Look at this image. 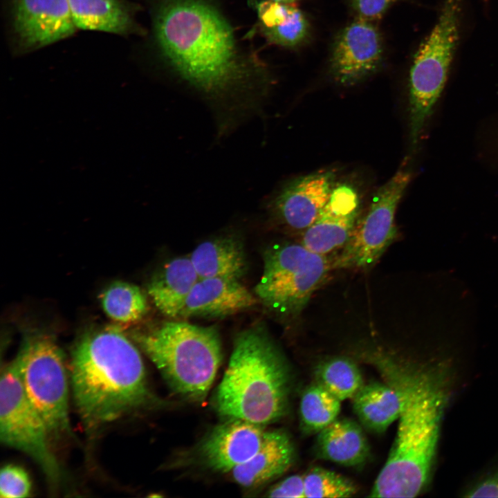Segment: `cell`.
<instances>
[{
    "instance_id": "9a60e30c",
    "label": "cell",
    "mask_w": 498,
    "mask_h": 498,
    "mask_svg": "<svg viewBox=\"0 0 498 498\" xmlns=\"http://www.w3.org/2000/svg\"><path fill=\"white\" fill-rule=\"evenodd\" d=\"M267 432L262 425L228 418L215 427L202 442L201 456L210 469L230 472L258 452Z\"/></svg>"
},
{
    "instance_id": "5b68a950",
    "label": "cell",
    "mask_w": 498,
    "mask_h": 498,
    "mask_svg": "<svg viewBox=\"0 0 498 498\" xmlns=\"http://www.w3.org/2000/svg\"><path fill=\"white\" fill-rule=\"evenodd\" d=\"M132 338L174 391L192 401L205 399L223 357L215 326L167 321Z\"/></svg>"
},
{
    "instance_id": "4fadbf2b",
    "label": "cell",
    "mask_w": 498,
    "mask_h": 498,
    "mask_svg": "<svg viewBox=\"0 0 498 498\" xmlns=\"http://www.w3.org/2000/svg\"><path fill=\"white\" fill-rule=\"evenodd\" d=\"M13 19L19 42L27 49L65 39L77 28L68 0H14Z\"/></svg>"
},
{
    "instance_id": "6da1fadb",
    "label": "cell",
    "mask_w": 498,
    "mask_h": 498,
    "mask_svg": "<svg viewBox=\"0 0 498 498\" xmlns=\"http://www.w3.org/2000/svg\"><path fill=\"white\" fill-rule=\"evenodd\" d=\"M158 50L172 70L212 100L244 111L271 84L266 66L243 50L232 26L208 0H163L154 20Z\"/></svg>"
},
{
    "instance_id": "ffe728a7",
    "label": "cell",
    "mask_w": 498,
    "mask_h": 498,
    "mask_svg": "<svg viewBox=\"0 0 498 498\" xmlns=\"http://www.w3.org/2000/svg\"><path fill=\"white\" fill-rule=\"evenodd\" d=\"M315 450L320 458L349 467L363 464L369 455L362 427L347 418H337L317 434Z\"/></svg>"
},
{
    "instance_id": "ba28073f",
    "label": "cell",
    "mask_w": 498,
    "mask_h": 498,
    "mask_svg": "<svg viewBox=\"0 0 498 498\" xmlns=\"http://www.w3.org/2000/svg\"><path fill=\"white\" fill-rule=\"evenodd\" d=\"M461 0H443L432 30L420 46L409 72V138L415 149L446 82L459 39Z\"/></svg>"
},
{
    "instance_id": "e0dca14e",
    "label": "cell",
    "mask_w": 498,
    "mask_h": 498,
    "mask_svg": "<svg viewBox=\"0 0 498 498\" xmlns=\"http://www.w3.org/2000/svg\"><path fill=\"white\" fill-rule=\"evenodd\" d=\"M295 459V448L288 435L281 430L268 431L258 452L230 473L245 488H257L286 472Z\"/></svg>"
},
{
    "instance_id": "52a82bcc",
    "label": "cell",
    "mask_w": 498,
    "mask_h": 498,
    "mask_svg": "<svg viewBox=\"0 0 498 498\" xmlns=\"http://www.w3.org/2000/svg\"><path fill=\"white\" fill-rule=\"evenodd\" d=\"M15 360L26 394L50 436L70 434L67 374L63 353L55 339L44 332L28 334Z\"/></svg>"
},
{
    "instance_id": "484cf974",
    "label": "cell",
    "mask_w": 498,
    "mask_h": 498,
    "mask_svg": "<svg viewBox=\"0 0 498 498\" xmlns=\"http://www.w3.org/2000/svg\"><path fill=\"white\" fill-rule=\"evenodd\" d=\"M101 304L113 320L127 324L141 319L147 310V298L139 287L124 282H115L102 293Z\"/></svg>"
},
{
    "instance_id": "cb8c5ba5",
    "label": "cell",
    "mask_w": 498,
    "mask_h": 498,
    "mask_svg": "<svg viewBox=\"0 0 498 498\" xmlns=\"http://www.w3.org/2000/svg\"><path fill=\"white\" fill-rule=\"evenodd\" d=\"M341 400L317 382L303 391L299 403L300 425L304 433L317 434L335 420Z\"/></svg>"
},
{
    "instance_id": "7c38bea8",
    "label": "cell",
    "mask_w": 498,
    "mask_h": 498,
    "mask_svg": "<svg viewBox=\"0 0 498 498\" xmlns=\"http://www.w3.org/2000/svg\"><path fill=\"white\" fill-rule=\"evenodd\" d=\"M335 184L333 171H320L286 184L268 203L271 216L293 230H305L328 202Z\"/></svg>"
},
{
    "instance_id": "f546056e",
    "label": "cell",
    "mask_w": 498,
    "mask_h": 498,
    "mask_svg": "<svg viewBox=\"0 0 498 498\" xmlns=\"http://www.w3.org/2000/svg\"><path fill=\"white\" fill-rule=\"evenodd\" d=\"M269 497L306 498L303 474H293L273 486L267 492Z\"/></svg>"
},
{
    "instance_id": "4316f807",
    "label": "cell",
    "mask_w": 498,
    "mask_h": 498,
    "mask_svg": "<svg viewBox=\"0 0 498 498\" xmlns=\"http://www.w3.org/2000/svg\"><path fill=\"white\" fill-rule=\"evenodd\" d=\"M306 498H345L358 491L348 478L322 467H313L303 474Z\"/></svg>"
},
{
    "instance_id": "f1b7e54d",
    "label": "cell",
    "mask_w": 498,
    "mask_h": 498,
    "mask_svg": "<svg viewBox=\"0 0 498 498\" xmlns=\"http://www.w3.org/2000/svg\"><path fill=\"white\" fill-rule=\"evenodd\" d=\"M397 0H349L356 17L375 22Z\"/></svg>"
},
{
    "instance_id": "2e32d148",
    "label": "cell",
    "mask_w": 498,
    "mask_h": 498,
    "mask_svg": "<svg viewBox=\"0 0 498 498\" xmlns=\"http://www.w3.org/2000/svg\"><path fill=\"white\" fill-rule=\"evenodd\" d=\"M259 300L239 280L201 278L187 297L178 318L224 317L257 305Z\"/></svg>"
},
{
    "instance_id": "277c9868",
    "label": "cell",
    "mask_w": 498,
    "mask_h": 498,
    "mask_svg": "<svg viewBox=\"0 0 498 498\" xmlns=\"http://www.w3.org/2000/svg\"><path fill=\"white\" fill-rule=\"evenodd\" d=\"M290 387L286 360L266 330L254 326L235 336L214 404L223 417L264 425L286 413Z\"/></svg>"
},
{
    "instance_id": "8fae6325",
    "label": "cell",
    "mask_w": 498,
    "mask_h": 498,
    "mask_svg": "<svg viewBox=\"0 0 498 498\" xmlns=\"http://www.w3.org/2000/svg\"><path fill=\"white\" fill-rule=\"evenodd\" d=\"M382 55V39L378 28L373 21L356 17L335 38L330 73L338 83L353 85L378 68Z\"/></svg>"
},
{
    "instance_id": "1f68e13d",
    "label": "cell",
    "mask_w": 498,
    "mask_h": 498,
    "mask_svg": "<svg viewBox=\"0 0 498 498\" xmlns=\"http://www.w3.org/2000/svg\"><path fill=\"white\" fill-rule=\"evenodd\" d=\"M275 1H277L279 3H286V4H295L297 1L300 0H273Z\"/></svg>"
},
{
    "instance_id": "ac0fdd59",
    "label": "cell",
    "mask_w": 498,
    "mask_h": 498,
    "mask_svg": "<svg viewBox=\"0 0 498 498\" xmlns=\"http://www.w3.org/2000/svg\"><path fill=\"white\" fill-rule=\"evenodd\" d=\"M253 5L260 33L268 43L293 48L303 44L308 38L309 21L295 4L256 0Z\"/></svg>"
},
{
    "instance_id": "5bb4252c",
    "label": "cell",
    "mask_w": 498,
    "mask_h": 498,
    "mask_svg": "<svg viewBox=\"0 0 498 498\" xmlns=\"http://www.w3.org/2000/svg\"><path fill=\"white\" fill-rule=\"evenodd\" d=\"M360 201L350 185H335L313 223L304 230L301 243L323 255L342 248L349 239L358 221Z\"/></svg>"
},
{
    "instance_id": "83f0119b",
    "label": "cell",
    "mask_w": 498,
    "mask_h": 498,
    "mask_svg": "<svg viewBox=\"0 0 498 498\" xmlns=\"http://www.w3.org/2000/svg\"><path fill=\"white\" fill-rule=\"evenodd\" d=\"M31 483L26 471L21 466L8 464L0 472V497L21 498L29 495Z\"/></svg>"
},
{
    "instance_id": "4dcf8cb0",
    "label": "cell",
    "mask_w": 498,
    "mask_h": 498,
    "mask_svg": "<svg viewBox=\"0 0 498 498\" xmlns=\"http://www.w3.org/2000/svg\"><path fill=\"white\" fill-rule=\"evenodd\" d=\"M465 497H498V471L472 488Z\"/></svg>"
},
{
    "instance_id": "603a6c76",
    "label": "cell",
    "mask_w": 498,
    "mask_h": 498,
    "mask_svg": "<svg viewBox=\"0 0 498 498\" xmlns=\"http://www.w3.org/2000/svg\"><path fill=\"white\" fill-rule=\"evenodd\" d=\"M77 28L115 34L131 32L134 23L121 0H68Z\"/></svg>"
},
{
    "instance_id": "9c48e42d",
    "label": "cell",
    "mask_w": 498,
    "mask_h": 498,
    "mask_svg": "<svg viewBox=\"0 0 498 498\" xmlns=\"http://www.w3.org/2000/svg\"><path fill=\"white\" fill-rule=\"evenodd\" d=\"M47 427L28 399L15 359L1 371L0 439L6 446L30 456L50 485L61 481L62 471L49 440Z\"/></svg>"
},
{
    "instance_id": "d6986e66",
    "label": "cell",
    "mask_w": 498,
    "mask_h": 498,
    "mask_svg": "<svg viewBox=\"0 0 498 498\" xmlns=\"http://www.w3.org/2000/svg\"><path fill=\"white\" fill-rule=\"evenodd\" d=\"M199 277L190 257L167 262L151 279L148 294L165 315L178 318L186 299Z\"/></svg>"
},
{
    "instance_id": "3957f363",
    "label": "cell",
    "mask_w": 498,
    "mask_h": 498,
    "mask_svg": "<svg viewBox=\"0 0 498 498\" xmlns=\"http://www.w3.org/2000/svg\"><path fill=\"white\" fill-rule=\"evenodd\" d=\"M70 367L75 404L88 430L131 414L152 400L141 356L118 326L84 334L73 348Z\"/></svg>"
},
{
    "instance_id": "8992f818",
    "label": "cell",
    "mask_w": 498,
    "mask_h": 498,
    "mask_svg": "<svg viewBox=\"0 0 498 498\" xmlns=\"http://www.w3.org/2000/svg\"><path fill=\"white\" fill-rule=\"evenodd\" d=\"M261 277L255 295L282 317L298 315L333 270L332 260L302 243L277 244L263 253Z\"/></svg>"
},
{
    "instance_id": "44dd1931",
    "label": "cell",
    "mask_w": 498,
    "mask_h": 498,
    "mask_svg": "<svg viewBox=\"0 0 498 498\" xmlns=\"http://www.w3.org/2000/svg\"><path fill=\"white\" fill-rule=\"evenodd\" d=\"M190 258L199 279L223 277L239 280L248 268L243 244L232 235L201 243Z\"/></svg>"
},
{
    "instance_id": "d4e9b609",
    "label": "cell",
    "mask_w": 498,
    "mask_h": 498,
    "mask_svg": "<svg viewBox=\"0 0 498 498\" xmlns=\"http://www.w3.org/2000/svg\"><path fill=\"white\" fill-rule=\"evenodd\" d=\"M315 380L341 401L351 399L365 384L356 364L343 357L333 358L318 365Z\"/></svg>"
},
{
    "instance_id": "7a4b0ae2",
    "label": "cell",
    "mask_w": 498,
    "mask_h": 498,
    "mask_svg": "<svg viewBox=\"0 0 498 498\" xmlns=\"http://www.w3.org/2000/svg\"><path fill=\"white\" fill-rule=\"evenodd\" d=\"M365 355L401 403L395 439L369 497H416L428 481L436 452L446 398L443 382L436 374L412 369L381 351Z\"/></svg>"
},
{
    "instance_id": "7402d4cb",
    "label": "cell",
    "mask_w": 498,
    "mask_h": 498,
    "mask_svg": "<svg viewBox=\"0 0 498 498\" xmlns=\"http://www.w3.org/2000/svg\"><path fill=\"white\" fill-rule=\"evenodd\" d=\"M351 399L359 422L371 432H384L400 416V396L386 381L364 384Z\"/></svg>"
},
{
    "instance_id": "30bf717a",
    "label": "cell",
    "mask_w": 498,
    "mask_h": 498,
    "mask_svg": "<svg viewBox=\"0 0 498 498\" xmlns=\"http://www.w3.org/2000/svg\"><path fill=\"white\" fill-rule=\"evenodd\" d=\"M411 178V171L402 167L378 188L365 215L332 260L333 270H365L378 261L396 237V212Z\"/></svg>"
}]
</instances>
